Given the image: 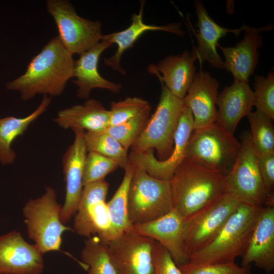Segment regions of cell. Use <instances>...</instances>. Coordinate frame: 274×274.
Masks as SVG:
<instances>
[{"label":"cell","instance_id":"6da1fadb","mask_svg":"<svg viewBox=\"0 0 274 274\" xmlns=\"http://www.w3.org/2000/svg\"><path fill=\"white\" fill-rule=\"evenodd\" d=\"M73 56L56 36L31 59L24 73L7 82L6 88L19 92L23 101L37 94L59 96L74 77Z\"/></svg>","mask_w":274,"mask_h":274},{"label":"cell","instance_id":"7a4b0ae2","mask_svg":"<svg viewBox=\"0 0 274 274\" xmlns=\"http://www.w3.org/2000/svg\"><path fill=\"white\" fill-rule=\"evenodd\" d=\"M173 209L184 219L227 192L225 177L185 158L169 180Z\"/></svg>","mask_w":274,"mask_h":274},{"label":"cell","instance_id":"3957f363","mask_svg":"<svg viewBox=\"0 0 274 274\" xmlns=\"http://www.w3.org/2000/svg\"><path fill=\"white\" fill-rule=\"evenodd\" d=\"M263 206L241 203L217 235L189 257V267L235 262L245 252Z\"/></svg>","mask_w":274,"mask_h":274},{"label":"cell","instance_id":"277c9868","mask_svg":"<svg viewBox=\"0 0 274 274\" xmlns=\"http://www.w3.org/2000/svg\"><path fill=\"white\" fill-rule=\"evenodd\" d=\"M161 85L159 101L154 114L131 147V151L155 150L157 159L168 158L174 148V136L180 115L185 107L183 99L174 96L164 85Z\"/></svg>","mask_w":274,"mask_h":274},{"label":"cell","instance_id":"5b68a950","mask_svg":"<svg viewBox=\"0 0 274 274\" xmlns=\"http://www.w3.org/2000/svg\"><path fill=\"white\" fill-rule=\"evenodd\" d=\"M241 143L216 122L193 131L185 158L226 176L232 169Z\"/></svg>","mask_w":274,"mask_h":274},{"label":"cell","instance_id":"8992f818","mask_svg":"<svg viewBox=\"0 0 274 274\" xmlns=\"http://www.w3.org/2000/svg\"><path fill=\"white\" fill-rule=\"evenodd\" d=\"M134 166L127 196L128 216L132 225L154 221L173 209L169 181L154 178Z\"/></svg>","mask_w":274,"mask_h":274},{"label":"cell","instance_id":"52a82bcc","mask_svg":"<svg viewBox=\"0 0 274 274\" xmlns=\"http://www.w3.org/2000/svg\"><path fill=\"white\" fill-rule=\"evenodd\" d=\"M61 208L56 191L51 187H46L41 197L29 199L23 208L28 236L43 254L60 251L62 234L73 230L61 222Z\"/></svg>","mask_w":274,"mask_h":274},{"label":"cell","instance_id":"ba28073f","mask_svg":"<svg viewBox=\"0 0 274 274\" xmlns=\"http://www.w3.org/2000/svg\"><path fill=\"white\" fill-rule=\"evenodd\" d=\"M47 12L57 26L59 40L72 55H81L101 42V23L79 16L67 0H47Z\"/></svg>","mask_w":274,"mask_h":274},{"label":"cell","instance_id":"9c48e42d","mask_svg":"<svg viewBox=\"0 0 274 274\" xmlns=\"http://www.w3.org/2000/svg\"><path fill=\"white\" fill-rule=\"evenodd\" d=\"M241 148L235 163L225 176L227 192L242 203L264 207L269 195L258 166V154L252 143L249 131L241 135Z\"/></svg>","mask_w":274,"mask_h":274},{"label":"cell","instance_id":"30bf717a","mask_svg":"<svg viewBox=\"0 0 274 274\" xmlns=\"http://www.w3.org/2000/svg\"><path fill=\"white\" fill-rule=\"evenodd\" d=\"M241 203L233 195L226 192L203 209L184 219L183 242L188 259L217 235Z\"/></svg>","mask_w":274,"mask_h":274},{"label":"cell","instance_id":"8fae6325","mask_svg":"<svg viewBox=\"0 0 274 274\" xmlns=\"http://www.w3.org/2000/svg\"><path fill=\"white\" fill-rule=\"evenodd\" d=\"M109 187L105 179L83 186L74 222V230L78 235L87 238L97 236L106 244L113 239L106 202Z\"/></svg>","mask_w":274,"mask_h":274},{"label":"cell","instance_id":"7c38bea8","mask_svg":"<svg viewBox=\"0 0 274 274\" xmlns=\"http://www.w3.org/2000/svg\"><path fill=\"white\" fill-rule=\"evenodd\" d=\"M155 241L132 229L108 243V252L117 274H153Z\"/></svg>","mask_w":274,"mask_h":274},{"label":"cell","instance_id":"4fadbf2b","mask_svg":"<svg viewBox=\"0 0 274 274\" xmlns=\"http://www.w3.org/2000/svg\"><path fill=\"white\" fill-rule=\"evenodd\" d=\"M194 130L193 118L189 108L182 111L174 136V148L172 155L166 159L159 160L154 154V150L144 152L131 151L129 162L142 168L152 177L169 181L174 173L185 158L187 145Z\"/></svg>","mask_w":274,"mask_h":274},{"label":"cell","instance_id":"5bb4252c","mask_svg":"<svg viewBox=\"0 0 274 274\" xmlns=\"http://www.w3.org/2000/svg\"><path fill=\"white\" fill-rule=\"evenodd\" d=\"M43 253L16 230L0 236V274H41Z\"/></svg>","mask_w":274,"mask_h":274},{"label":"cell","instance_id":"9a60e30c","mask_svg":"<svg viewBox=\"0 0 274 274\" xmlns=\"http://www.w3.org/2000/svg\"><path fill=\"white\" fill-rule=\"evenodd\" d=\"M73 143L68 147L62 159L65 182V198L62 206L60 218L63 224L75 216L83 188V176L87 154L84 131L76 129Z\"/></svg>","mask_w":274,"mask_h":274},{"label":"cell","instance_id":"2e32d148","mask_svg":"<svg viewBox=\"0 0 274 274\" xmlns=\"http://www.w3.org/2000/svg\"><path fill=\"white\" fill-rule=\"evenodd\" d=\"M269 24L260 28L250 27L245 30L243 39L233 47L217 44L224 56V67L233 75L234 80L249 84V77L255 71L259 60V49L263 44L260 32L271 30Z\"/></svg>","mask_w":274,"mask_h":274},{"label":"cell","instance_id":"e0dca14e","mask_svg":"<svg viewBox=\"0 0 274 274\" xmlns=\"http://www.w3.org/2000/svg\"><path fill=\"white\" fill-rule=\"evenodd\" d=\"M184 218L174 209L154 221L132 225L136 233L158 242L180 266L188 262L182 237Z\"/></svg>","mask_w":274,"mask_h":274},{"label":"cell","instance_id":"ac0fdd59","mask_svg":"<svg viewBox=\"0 0 274 274\" xmlns=\"http://www.w3.org/2000/svg\"><path fill=\"white\" fill-rule=\"evenodd\" d=\"M219 83L208 72L200 69L183 98L185 106L191 110L194 128L200 129L216 121V101Z\"/></svg>","mask_w":274,"mask_h":274},{"label":"cell","instance_id":"d6986e66","mask_svg":"<svg viewBox=\"0 0 274 274\" xmlns=\"http://www.w3.org/2000/svg\"><path fill=\"white\" fill-rule=\"evenodd\" d=\"M242 257V267L253 263L269 273L274 269V207H263Z\"/></svg>","mask_w":274,"mask_h":274},{"label":"cell","instance_id":"ffe728a7","mask_svg":"<svg viewBox=\"0 0 274 274\" xmlns=\"http://www.w3.org/2000/svg\"><path fill=\"white\" fill-rule=\"evenodd\" d=\"M194 7L198 18L196 26L199 31L197 33L193 30L197 41V46L194 48L192 52L200 63L207 61L213 67L225 69L224 61L216 49L218 41L228 33L232 32L238 36L242 31L248 29L250 26L244 25L237 29L222 27L209 16L201 1H195Z\"/></svg>","mask_w":274,"mask_h":274},{"label":"cell","instance_id":"44dd1931","mask_svg":"<svg viewBox=\"0 0 274 274\" xmlns=\"http://www.w3.org/2000/svg\"><path fill=\"white\" fill-rule=\"evenodd\" d=\"M145 1L141 2L138 14L134 13L131 16V23L126 29L118 32L103 35L101 41H106L112 45L116 44L117 49L114 54L104 59L106 66L122 75L126 74L121 67V60L123 54L132 47L137 40L145 32L148 31L161 30L170 32L180 37H183L185 31L181 29L180 23H172L164 25L147 24L143 21V10Z\"/></svg>","mask_w":274,"mask_h":274},{"label":"cell","instance_id":"7402d4cb","mask_svg":"<svg viewBox=\"0 0 274 274\" xmlns=\"http://www.w3.org/2000/svg\"><path fill=\"white\" fill-rule=\"evenodd\" d=\"M196 60L192 51L185 50L181 54L165 57L157 65H150L148 71L156 75L174 96L183 99L196 74Z\"/></svg>","mask_w":274,"mask_h":274},{"label":"cell","instance_id":"603a6c76","mask_svg":"<svg viewBox=\"0 0 274 274\" xmlns=\"http://www.w3.org/2000/svg\"><path fill=\"white\" fill-rule=\"evenodd\" d=\"M254 105V92L249 84L234 80L218 95L216 122L234 135L238 122L252 112Z\"/></svg>","mask_w":274,"mask_h":274},{"label":"cell","instance_id":"cb8c5ba5","mask_svg":"<svg viewBox=\"0 0 274 274\" xmlns=\"http://www.w3.org/2000/svg\"><path fill=\"white\" fill-rule=\"evenodd\" d=\"M113 45L101 41L91 49L84 52L75 61L73 83L77 87V96L88 99L92 90L95 88L119 93L122 86L103 78L98 70V62L102 53Z\"/></svg>","mask_w":274,"mask_h":274},{"label":"cell","instance_id":"d4e9b609","mask_svg":"<svg viewBox=\"0 0 274 274\" xmlns=\"http://www.w3.org/2000/svg\"><path fill=\"white\" fill-rule=\"evenodd\" d=\"M109 110L96 99H88L59 111L54 121L64 129L92 132L103 130L108 126Z\"/></svg>","mask_w":274,"mask_h":274},{"label":"cell","instance_id":"484cf974","mask_svg":"<svg viewBox=\"0 0 274 274\" xmlns=\"http://www.w3.org/2000/svg\"><path fill=\"white\" fill-rule=\"evenodd\" d=\"M51 99V96L44 95L37 108L25 117L10 116L0 119V162L2 164H11L14 161L16 155L11 148L13 142L23 135L29 125L47 110Z\"/></svg>","mask_w":274,"mask_h":274},{"label":"cell","instance_id":"4316f807","mask_svg":"<svg viewBox=\"0 0 274 274\" xmlns=\"http://www.w3.org/2000/svg\"><path fill=\"white\" fill-rule=\"evenodd\" d=\"M134 168V164L129 162V165L124 170V176L120 185L111 200L107 202L113 239L132 228L128 216L127 196Z\"/></svg>","mask_w":274,"mask_h":274},{"label":"cell","instance_id":"83f0119b","mask_svg":"<svg viewBox=\"0 0 274 274\" xmlns=\"http://www.w3.org/2000/svg\"><path fill=\"white\" fill-rule=\"evenodd\" d=\"M84 138L87 152H95L108 157L124 170L129 165L128 150L104 130L84 131Z\"/></svg>","mask_w":274,"mask_h":274},{"label":"cell","instance_id":"f1b7e54d","mask_svg":"<svg viewBox=\"0 0 274 274\" xmlns=\"http://www.w3.org/2000/svg\"><path fill=\"white\" fill-rule=\"evenodd\" d=\"M107 245L97 236L85 240L81 257L87 267V274H117L109 256Z\"/></svg>","mask_w":274,"mask_h":274},{"label":"cell","instance_id":"f546056e","mask_svg":"<svg viewBox=\"0 0 274 274\" xmlns=\"http://www.w3.org/2000/svg\"><path fill=\"white\" fill-rule=\"evenodd\" d=\"M250 126V138L258 154L274 153L273 120L256 110L247 116Z\"/></svg>","mask_w":274,"mask_h":274},{"label":"cell","instance_id":"4dcf8cb0","mask_svg":"<svg viewBox=\"0 0 274 274\" xmlns=\"http://www.w3.org/2000/svg\"><path fill=\"white\" fill-rule=\"evenodd\" d=\"M151 108L122 123L109 126L104 130L117 140L128 151L145 128L150 118Z\"/></svg>","mask_w":274,"mask_h":274},{"label":"cell","instance_id":"1f68e13d","mask_svg":"<svg viewBox=\"0 0 274 274\" xmlns=\"http://www.w3.org/2000/svg\"><path fill=\"white\" fill-rule=\"evenodd\" d=\"M150 108L149 102L140 97H127L122 100L113 101L109 110L108 126L125 122Z\"/></svg>","mask_w":274,"mask_h":274},{"label":"cell","instance_id":"d6a6232c","mask_svg":"<svg viewBox=\"0 0 274 274\" xmlns=\"http://www.w3.org/2000/svg\"><path fill=\"white\" fill-rule=\"evenodd\" d=\"M254 105L259 111L274 119V74L269 72L266 77L256 75L254 82Z\"/></svg>","mask_w":274,"mask_h":274},{"label":"cell","instance_id":"836d02e7","mask_svg":"<svg viewBox=\"0 0 274 274\" xmlns=\"http://www.w3.org/2000/svg\"><path fill=\"white\" fill-rule=\"evenodd\" d=\"M118 167L115 161L100 154L88 152L84 163L83 186L105 179Z\"/></svg>","mask_w":274,"mask_h":274},{"label":"cell","instance_id":"e575fe53","mask_svg":"<svg viewBox=\"0 0 274 274\" xmlns=\"http://www.w3.org/2000/svg\"><path fill=\"white\" fill-rule=\"evenodd\" d=\"M248 266L239 267L233 262L193 267L183 265L178 267L182 274H242L247 270Z\"/></svg>","mask_w":274,"mask_h":274},{"label":"cell","instance_id":"d590c367","mask_svg":"<svg viewBox=\"0 0 274 274\" xmlns=\"http://www.w3.org/2000/svg\"><path fill=\"white\" fill-rule=\"evenodd\" d=\"M153 259V274H182L179 267L175 264L168 251L155 241Z\"/></svg>","mask_w":274,"mask_h":274},{"label":"cell","instance_id":"8d00e7d4","mask_svg":"<svg viewBox=\"0 0 274 274\" xmlns=\"http://www.w3.org/2000/svg\"><path fill=\"white\" fill-rule=\"evenodd\" d=\"M258 166L268 194L274 193V153L258 154Z\"/></svg>","mask_w":274,"mask_h":274},{"label":"cell","instance_id":"74e56055","mask_svg":"<svg viewBox=\"0 0 274 274\" xmlns=\"http://www.w3.org/2000/svg\"><path fill=\"white\" fill-rule=\"evenodd\" d=\"M251 265H250L248 266L247 270L242 274H252L251 270Z\"/></svg>","mask_w":274,"mask_h":274}]
</instances>
